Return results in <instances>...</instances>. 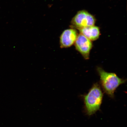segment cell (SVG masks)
I'll list each match as a JSON object with an SVG mask.
<instances>
[{"label": "cell", "instance_id": "cell-3", "mask_svg": "<svg viewBox=\"0 0 127 127\" xmlns=\"http://www.w3.org/2000/svg\"><path fill=\"white\" fill-rule=\"evenodd\" d=\"M96 20L91 14L85 10L79 11L71 21V27L79 30L94 26Z\"/></svg>", "mask_w": 127, "mask_h": 127}, {"label": "cell", "instance_id": "cell-6", "mask_svg": "<svg viewBox=\"0 0 127 127\" xmlns=\"http://www.w3.org/2000/svg\"><path fill=\"white\" fill-rule=\"evenodd\" d=\"M79 31L81 34L91 41L96 40L99 38L100 35L99 28L94 25L82 29Z\"/></svg>", "mask_w": 127, "mask_h": 127}, {"label": "cell", "instance_id": "cell-5", "mask_svg": "<svg viewBox=\"0 0 127 127\" xmlns=\"http://www.w3.org/2000/svg\"><path fill=\"white\" fill-rule=\"evenodd\" d=\"M78 34L74 29L70 28L64 30L60 36V44L61 48H67L75 43Z\"/></svg>", "mask_w": 127, "mask_h": 127}, {"label": "cell", "instance_id": "cell-4", "mask_svg": "<svg viewBox=\"0 0 127 127\" xmlns=\"http://www.w3.org/2000/svg\"><path fill=\"white\" fill-rule=\"evenodd\" d=\"M74 44L76 50L84 58L89 59L90 51L93 47L92 41L80 33L78 35Z\"/></svg>", "mask_w": 127, "mask_h": 127}, {"label": "cell", "instance_id": "cell-1", "mask_svg": "<svg viewBox=\"0 0 127 127\" xmlns=\"http://www.w3.org/2000/svg\"><path fill=\"white\" fill-rule=\"evenodd\" d=\"M103 93L98 83L94 84L88 93L83 96L85 112L88 116L94 115L99 111L102 104Z\"/></svg>", "mask_w": 127, "mask_h": 127}, {"label": "cell", "instance_id": "cell-2", "mask_svg": "<svg viewBox=\"0 0 127 127\" xmlns=\"http://www.w3.org/2000/svg\"><path fill=\"white\" fill-rule=\"evenodd\" d=\"M100 77V86L103 91L110 97L113 98L115 92L122 84L125 83L126 80L121 78L114 73L107 72L101 67L97 68Z\"/></svg>", "mask_w": 127, "mask_h": 127}]
</instances>
